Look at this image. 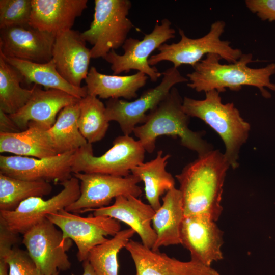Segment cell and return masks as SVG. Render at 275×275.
<instances>
[{"label": "cell", "instance_id": "6da1fadb", "mask_svg": "<svg viewBox=\"0 0 275 275\" xmlns=\"http://www.w3.org/2000/svg\"><path fill=\"white\" fill-rule=\"evenodd\" d=\"M230 167L224 154L213 150L185 166L175 177L180 184L184 216L204 215L217 221L226 173Z\"/></svg>", "mask_w": 275, "mask_h": 275}, {"label": "cell", "instance_id": "7a4b0ae2", "mask_svg": "<svg viewBox=\"0 0 275 275\" xmlns=\"http://www.w3.org/2000/svg\"><path fill=\"white\" fill-rule=\"evenodd\" d=\"M222 58L210 53L193 67L194 71L187 74V86L198 92L215 90L219 93L230 90L238 91L242 86L257 88L265 98L271 97L266 89L275 92V84L270 81L275 74V63L253 68L248 64L254 62L252 53L242 54L236 61L227 64L220 63Z\"/></svg>", "mask_w": 275, "mask_h": 275}, {"label": "cell", "instance_id": "3957f363", "mask_svg": "<svg viewBox=\"0 0 275 275\" xmlns=\"http://www.w3.org/2000/svg\"><path fill=\"white\" fill-rule=\"evenodd\" d=\"M183 99L174 87L167 96L147 115L145 122L137 126L133 133L149 153L155 148L156 139L167 135L179 138L181 145L196 152L198 157L213 150L202 138L203 132L194 131L188 127L189 117L182 107Z\"/></svg>", "mask_w": 275, "mask_h": 275}, {"label": "cell", "instance_id": "277c9868", "mask_svg": "<svg viewBox=\"0 0 275 275\" xmlns=\"http://www.w3.org/2000/svg\"><path fill=\"white\" fill-rule=\"evenodd\" d=\"M219 94L215 90L209 91L203 100L184 97L182 107L189 117L202 120L219 135L225 146L224 156L234 169L239 166L240 150L249 138L250 125L233 103H222Z\"/></svg>", "mask_w": 275, "mask_h": 275}, {"label": "cell", "instance_id": "5b68a950", "mask_svg": "<svg viewBox=\"0 0 275 275\" xmlns=\"http://www.w3.org/2000/svg\"><path fill=\"white\" fill-rule=\"evenodd\" d=\"M225 27L224 21H216L211 24L206 35L195 39L188 37L182 30L179 29L180 41L161 45L157 49L158 53L150 56L149 64L151 66L167 61L172 63L176 68L182 65L193 67L203 57L210 53L219 56L229 63L236 62L243 53L240 49L233 48L230 41L221 40Z\"/></svg>", "mask_w": 275, "mask_h": 275}, {"label": "cell", "instance_id": "8992f818", "mask_svg": "<svg viewBox=\"0 0 275 275\" xmlns=\"http://www.w3.org/2000/svg\"><path fill=\"white\" fill-rule=\"evenodd\" d=\"M93 19L90 28L81 32L93 46L91 58L103 59L108 53L122 47L134 25L128 17L129 0H95Z\"/></svg>", "mask_w": 275, "mask_h": 275}, {"label": "cell", "instance_id": "52a82bcc", "mask_svg": "<svg viewBox=\"0 0 275 275\" xmlns=\"http://www.w3.org/2000/svg\"><path fill=\"white\" fill-rule=\"evenodd\" d=\"M146 151L138 140L123 135L115 139L112 147L100 156H95L88 143L75 152L72 173H99L126 177L144 162Z\"/></svg>", "mask_w": 275, "mask_h": 275}, {"label": "cell", "instance_id": "ba28073f", "mask_svg": "<svg viewBox=\"0 0 275 275\" xmlns=\"http://www.w3.org/2000/svg\"><path fill=\"white\" fill-rule=\"evenodd\" d=\"M162 73L161 82L144 91L132 101L109 99L106 102V116L109 122H117L124 135H129L139 124H143L147 114L157 106L169 94L175 85L188 81L178 68L174 66Z\"/></svg>", "mask_w": 275, "mask_h": 275}, {"label": "cell", "instance_id": "9c48e42d", "mask_svg": "<svg viewBox=\"0 0 275 275\" xmlns=\"http://www.w3.org/2000/svg\"><path fill=\"white\" fill-rule=\"evenodd\" d=\"M62 232V243L69 239L76 244L79 262L88 259L90 251L106 241L107 236H115L121 230L119 221L113 218L93 214L82 217L61 209L46 217Z\"/></svg>", "mask_w": 275, "mask_h": 275}, {"label": "cell", "instance_id": "30bf717a", "mask_svg": "<svg viewBox=\"0 0 275 275\" xmlns=\"http://www.w3.org/2000/svg\"><path fill=\"white\" fill-rule=\"evenodd\" d=\"M175 37V31L171 27V22L165 18L160 24L157 22L152 32L145 34L141 40L131 37L127 38L122 47L123 54H119L113 50L103 59L111 64L114 75L136 70L145 74L152 81L155 82L162 73L149 65L150 54Z\"/></svg>", "mask_w": 275, "mask_h": 275}, {"label": "cell", "instance_id": "8fae6325", "mask_svg": "<svg viewBox=\"0 0 275 275\" xmlns=\"http://www.w3.org/2000/svg\"><path fill=\"white\" fill-rule=\"evenodd\" d=\"M46 217L23 234L22 243L43 275H56L71 266L66 252L72 244L62 243L61 230Z\"/></svg>", "mask_w": 275, "mask_h": 275}, {"label": "cell", "instance_id": "7c38bea8", "mask_svg": "<svg viewBox=\"0 0 275 275\" xmlns=\"http://www.w3.org/2000/svg\"><path fill=\"white\" fill-rule=\"evenodd\" d=\"M73 176L80 182L78 199L65 209L72 213L108 206L113 198L120 196L138 198L142 191L138 184L141 181L133 174L126 177L99 173H77Z\"/></svg>", "mask_w": 275, "mask_h": 275}, {"label": "cell", "instance_id": "4fadbf2b", "mask_svg": "<svg viewBox=\"0 0 275 275\" xmlns=\"http://www.w3.org/2000/svg\"><path fill=\"white\" fill-rule=\"evenodd\" d=\"M60 184L63 189L51 198L47 200L40 197L29 198L13 211H0V219L10 231L23 235L48 214L65 209L78 199L80 190L77 178L73 176Z\"/></svg>", "mask_w": 275, "mask_h": 275}, {"label": "cell", "instance_id": "5bb4252c", "mask_svg": "<svg viewBox=\"0 0 275 275\" xmlns=\"http://www.w3.org/2000/svg\"><path fill=\"white\" fill-rule=\"evenodd\" d=\"M75 151L37 158L22 156H0V173L27 181L61 183L73 176Z\"/></svg>", "mask_w": 275, "mask_h": 275}, {"label": "cell", "instance_id": "9a60e30c", "mask_svg": "<svg viewBox=\"0 0 275 275\" xmlns=\"http://www.w3.org/2000/svg\"><path fill=\"white\" fill-rule=\"evenodd\" d=\"M223 231L207 216H184L180 230L181 244L190 253V260L211 267L223 259Z\"/></svg>", "mask_w": 275, "mask_h": 275}, {"label": "cell", "instance_id": "2e32d148", "mask_svg": "<svg viewBox=\"0 0 275 275\" xmlns=\"http://www.w3.org/2000/svg\"><path fill=\"white\" fill-rule=\"evenodd\" d=\"M56 36L31 25L0 30V53L37 63L51 60Z\"/></svg>", "mask_w": 275, "mask_h": 275}, {"label": "cell", "instance_id": "e0dca14e", "mask_svg": "<svg viewBox=\"0 0 275 275\" xmlns=\"http://www.w3.org/2000/svg\"><path fill=\"white\" fill-rule=\"evenodd\" d=\"M38 86L33 85V93L25 105L16 113L9 115L20 131L26 129L30 124L49 129L63 108L80 99L61 90H44Z\"/></svg>", "mask_w": 275, "mask_h": 275}, {"label": "cell", "instance_id": "ac0fdd59", "mask_svg": "<svg viewBox=\"0 0 275 275\" xmlns=\"http://www.w3.org/2000/svg\"><path fill=\"white\" fill-rule=\"evenodd\" d=\"M124 248L134 262L135 275H220L211 267L191 260L183 262L171 258L134 240H130Z\"/></svg>", "mask_w": 275, "mask_h": 275}, {"label": "cell", "instance_id": "d6986e66", "mask_svg": "<svg viewBox=\"0 0 275 275\" xmlns=\"http://www.w3.org/2000/svg\"><path fill=\"white\" fill-rule=\"evenodd\" d=\"M81 33L72 29L56 36L52 58L60 74L72 85L81 87L89 72L90 49Z\"/></svg>", "mask_w": 275, "mask_h": 275}, {"label": "cell", "instance_id": "ffe728a7", "mask_svg": "<svg viewBox=\"0 0 275 275\" xmlns=\"http://www.w3.org/2000/svg\"><path fill=\"white\" fill-rule=\"evenodd\" d=\"M115 199L111 205L86 210L82 213L93 211L95 216L110 217L124 223L138 234L143 245L152 249L157 237L151 225L155 211L150 204L133 196H120Z\"/></svg>", "mask_w": 275, "mask_h": 275}, {"label": "cell", "instance_id": "44dd1931", "mask_svg": "<svg viewBox=\"0 0 275 275\" xmlns=\"http://www.w3.org/2000/svg\"><path fill=\"white\" fill-rule=\"evenodd\" d=\"M87 0H32L29 25L58 34L72 29L75 19L87 8Z\"/></svg>", "mask_w": 275, "mask_h": 275}, {"label": "cell", "instance_id": "7402d4cb", "mask_svg": "<svg viewBox=\"0 0 275 275\" xmlns=\"http://www.w3.org/2000/svg\"><path fill=\"white\" fill-rule=\"evenodd\" d=\"M162 204L155 211L152 227L156 240L152 249L181 244L180 230L184 217L182 196L179 189L174 187L162 197Z\"/></svg>", "mask_w": 275, "mask_h": 275}, {"label": "cell", "instance_id": "603a6c76", "mask_svg": "<svg viewBox=\"0 0 275 275\" xmlns=\"http://www.w3.org/2000/svg\"><path fill=\"white\" fill-rule=\"evenodd\" d=\"M148 78L141 72L126 76L106 75L92 66L85 79L88 95L102 99L131 100L138 97V91L144 87Z\"/></svg>", "mask_w": 275, "mask_h": 275}, {"label": "cell", "instance_id": "cb8c5ba5", "mask_svg": "<svg viewBox=\"0 0 275 275\" xmlns=\"http://www.w3.org/2000/svg\"><path fill=\"white\" fill-rule=\"evenodd\" d=\"M0 152L37 158L58 155L50 141L47 130L32 124L23 131L0 132Z\"/></svg>", "mask_w": 275, "mask_h": 275}, {"label": "cell", "instance_id": "d4e9b609", "mask_svg": "<svg viewBox=\"0 0 275 275\" xmlns=\"http://www.w3.org/2000/svg\"><path fill=\"white\" fill-rule=\"evenodd\" d=\"M0 56L17 70L28 84L34 83L47 89L61 90L79 99L88 95L86 86L75 87L66 80L58 72L52 59L46 63H37L6 57L1 53Z\"/></svg>", "mask_w": 275, "mask_h": 275}, {"label": "cell", "instance_id": "484cf974", "mask_svg": "<svg viewBox=\"0 0 275 275\" xmlns=\"http://www.w3.org/2000/svg\"><path fill=\"white\" fill-rule=\"evenodd\" d=\"M170 156L169 154L163 156V151L159 150L154 159L143 162L131 170L132 174L144 182L145 198L155 211L161 205L160 197L175 187V179L166 170Z\"/></svg>", "mask_w": 275, "mask_h": 275}, {"label": "cell", "instance_id": "4316f807", "mask_svg": "<svg viewBox=\"0 0 275 275\" xmlns=\"http://www.w3.org/2000/svg\"><path fill=\"white\" fill-rule=\"evenodd\" d=\"M79 100L63 108L53 125L47 130L50 141L57 154L76 151L88 144L78 126Z\"/></svg>", "mask_w": 275, "mask_h": 275}, {"label": "cell", "instance_id": "83f0119b", "mask_svg": "<svg viewBox=\"0 0 275 275\" xmlns=\"http://www.w3.org/2000/svg\"><path fill=\"white\" fill-rule=\"evenodd\" d=\"M21 73L0 56V110L10 115L16 113L28 102L34 91L23 88Z\"/></svg>", "mask_w": 275, "mask_h": 275}, {"label": "cell", "instance_id": "f1b7e54d", "mask_svg": "<svg viewBox=\"0 0 275 275\" xmlns=\"http://www.w3.org/2000/svg\"><path fill=\"white\" fill-rule=\"evenodd\" d=\"M52 190L49 182L24 180L0 173V211H13L25 200L42 197Z\"/></svg>", "mask_w": 275, "mask_h": 275}, {"label": "cell", "instance_id": "f546056e", "mask_svg": "<svg viewBox=\"0 0 275 275\" xmlns=\"http://www.w3.org/2000/svg\"><path fill=\"white\" fill-rule=\"evenodd\" d=\"M77 124L80 132L89 144L103 139L109 127L106 107L96 96L87 95L79 100Z\"/></svg>", "mask_w": 275, "mask_h": 275}, {"label": "cell", "instance_id": "4dcf8cb0", "mask_svg": "<svg viewBox=\"0 0 275 275\" xmlns=\"http://www.w3.org/2000/svg\"><path fill=\"white\" fill-rule=\"evenodd\" d=\"M135 233L130 228L120 230L90 251L87 260L97 275H118V254Z\"/></svg>", "mask_w": 275, "mask_h": 275}, {"label": "cell", "instance_id": "1f68e13d", "mask_svg": "<svg viewBox=\"0 0 275 275\" xmlns=\"http://www.w3.org/2000/svg\"><path fill=\"white\" fill-rule=\"evenodd\" d=\"M32 0H0V29L29 24Z\"/></svg>", "mask_w": 275, "mask_h": 275}, {"label": "cell", "instance_id": "d6a6232c", "mask_svg": "<svg viewBox=\"0 0 275 275\" xmlns=\"http://www.w3.org/2000/svg\"><path fill=\"white\" fill-rule=\"evenodd\" d=\"M0 259L8 263L9 275H43L28 252L17 245Z\"/></svg>", "mask_w": 275, "mask_h": 275}, {"label": "cell", "instance_id": "836d02e7", "mask_svg": "<svg viewBox=\"0 0 275 275\" xmlns=\"http://www.w3.org/2000/svg\"><path fill=\"white\" fill-rule=\"evenodd\" d=\"M245 4L262 20L275 22V0H246Z\"/></svg>", "mask_w": 275, "mask_h": 275}, {"label": "cell", "instance_id": "e575fe53", "mask_svg": "<svg viewBox=\"0 0 275 275\" xmlns=\"http://www.w3.org/2000/svg\"><path fill=\"white\" fill-rule=\"evenodd\" d=\"M20 240L19 234L10 231L0 219V258L17 245Z\"/></svg>", "mask_w": 275, "mask_h": 275}, {"label": "cell", "instance_id": "d590c367", "mask_svg": "<svg viewBox=\"0 0 275 275\" xmlns=\"http://www.w3.org/2000/svg\"><path fill=\"white\" fill-rule=\"evenodd\" d=\"M0 132L20 131L10 118L9 115L0 110Z\"/></svg>", "mask_w": 275, "mask_h": 275}, {"label": "cell", "instance_id": "8d00e7d4", "mask_svg": "<svg viewBox=\"0 0 275 275\" xmlns=\"http://www.w3.org/2000/svg\"><path fill=\"white\" fill-rule=\"evenodd\" d=\"M83 273L82 275H97L88 260L82 262Z\"/></svg>", "mask_w": 275, "mask_h": 275}, {"label": "cell", "instance_id": "74e56055", "mask_svg": "<svg viewBox=\"0 0 275 275\" xmlns=\"http://www.w3.org/2000/svg\"><path fill=\"white\" fill-rule=\"evenodd\" d=\"M0 275H9V265L3 259H0Z\"/></svg>", "mask_w": 275, "mask_h": 275}, {"label": "cell", "instance_id": "f35d334b", "mask_svg": "<svg viewBox=\"0 0 275 275\" xmlns=\"http://www.w3.org/2000/svg\"><path fill=\"white\" fill-rule=\"evenodd\" d=\"M56 275H60V274H59V272L57 274H56Z\"/></svg>", "mask_w": 275, "mask_h": 275}]
</instances>
